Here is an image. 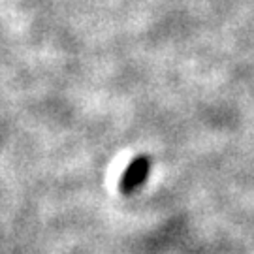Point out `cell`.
Segmentation results:
<instances>
[{"label":"cell","mask_w":254,"mask_h":254,"mask_svg":"<svg viewBox=\"0 0 254 254\" xmlns=\"http://www.w3.org/2000/svg\"><path fill=\"white\" fill-rule=\"evenodd\" d=\"M149 172H151V158L141 154V156H136L130 166H128L123 177H121V183H119V189L123 194H132L134 190H137L139 187H143L149 177Z\"/></svg>","instance_id":"cell-1"}]
</instances>
